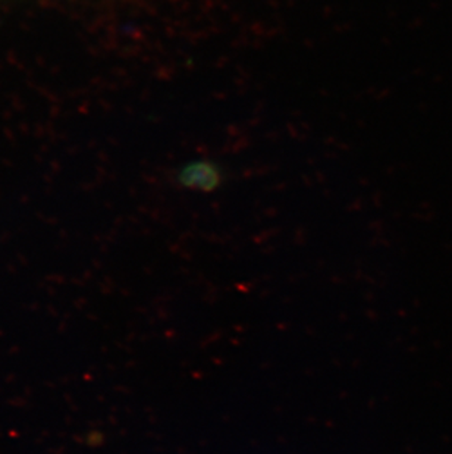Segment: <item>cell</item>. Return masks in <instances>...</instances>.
I'll use <instances>...</instances> for the list:
<instances>
[{
    "label": "cell",
    "instance_id": "cell-1",
    "mask_svg": "<svg viewBox=\"0 0 452 454\" xmlns=\"http://www.w3.org/2000/svg\"><path fill=\"white\" fill-rule=\"evenodd\" d=\"M221 172L214 163L194 162L188 165L181 174V183L192 190H214L219 184Z\"/></svg>",
    "mask_w": 452,
    "mask_h": 454
}]
</instances>
